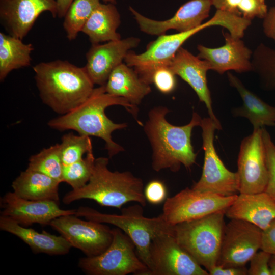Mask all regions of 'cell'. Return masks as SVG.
<instances>
[{"instance_id":"cell-36","label":"cell","mask_w":275,"mask_h":275,"mask_svg":"<svg viewBox=\"0 0 275 275\" xmlns=\"http://www.w3.org/2000/svg\"><path fill=\"white\" fill-rule=\"evenodd\" d=\"M271 254L263 251L257 252L250 260L248 275H271L269 262Z\"/></svg>"},{"instance_id":"cell-5","label":"cell","mask_w":275,"mask_h":275,"mask_svg":"<svg viewBox=\"0 0 275 275\" xmlns=\"http://www.w3.org/2000/svg\"><path fill=\"white\" fill-rule=\"evenodd\" d=\"M143 207L140 204H134L122 208L121 214H111L89 207H79L75 215L112 224L121 229L132 240L139 257L149 269V248L152 238L162 233L172 234L173 226L167 223L161 215L152 218L144 216Z\"/></svg>"},{"instance_id":"cell-3","label":"cell","mask_w":275,"mask_h":275,"mask_svg":"<svg viewBox=\"0 0 275 275\" xmlns=\"http://www.w3.org/2000/svg\"><path fill=\"white\" fill-rule=\"evenodd\" d=\"M33 69L42 102L62 115L84 102L94 89L85 67L66 60L40 62Z\"/></svg>"},{"instance_id":"cell-11","label":"cell","mask_w":275,"mask_h":275,"mask_svg":"<svg viewBox=\"0 0 275 275\" xmlns=\"http://www.w3.org/2000/svg\"><path fill=\"white\" fill-rule=\"evenodd\" d=\"M148 275H208L171 233H162L152 239Z\"/></svg>"},{"instance_id":"cell-41","label":"cell","mask_w":275,"mask_h":275,"mask_svg":"<svg viewBox=\"0 0 275 275\" xmlns=\"http://www.w3.org/2000/svg\"><path fill=\"white\" fill-rule=\"evenodd\" d=\"M239 0H224L219 9L238 15L237 6Z\"/></svg>"},{"instance_id":"cell-10","label":"cell","mask_w":275,"mask_h":275,"mask_svg":"<svg viewBox=\"0 0 275 275\" xmlns=\"http://www.w3.org/2000/svg\"><path fill=\"white\" fill-rule=\"evenodd\" d=\"M237 197V194L226 197L186 187L166 199L160 215L167 223L173 226L225 212Z\"/></svg>"},{"instance_id":"cell-7","label":"cell","mask_w":275,"mask_h":275,"mask_svg":"<svg viewBox=\"0 0 275 275\" xmlns=\"http://www.w3.org/2000/svg\"><path fill=\"white\" fill-rule=\"evenodd\" d=\"M225 211L173 226L172 235L208 272L217 265L226 224Z\"/></svg>"},{"instance_id":"cell-43","label":"cell","mask_w":275,"mask_h":275,"mask_svg":"<svg viewBox=\"0 0 275 275\" xmlns=\"http://www.w3.org/2000/svg\"><path fill=\"white\" fill-rule=\"evenodd\" d=\"M269 265L271 275H275V254L271 255Z\"/></svg>"},{"instance_id":"cell-26","label":"cell","mask_w":275,"mask_h":275,"mask_svg":"<svg viewBox=\"0 0 275 275\" xmlns=\"http://www.w3.org/2000/svg\"><path fill=\"white\" fill-rule=\"evenodd\" d=\"M121 23L120 14L112 3H100L94 10L81 32L89 38L92 44L116 41L121 38L117 32Z\"/></svg>"},{"instance_id":"cell-24","label":"cell","mask_w":275,"mask_h":275,"mask_svg":"<svg viewBox=\"0 0 275 275\" xmlns=\"http://www.w3.org/2000/svg\"><path fill=\"white\" fill-rule=\"evenodd\" d=\"M105 87L107 93L124 98L137 106L151 92L150 85L143 81L133 68L123 63L112 72Z\"/></svg>"},{"instance_id":"cell-38","label":"cell","mask_w":275,"mask_h":275,"mask_svg":"<svg viewBox=\"0 0 275 275\" xmlns=\"http://www.w3.org/2000/svg\"><path fill=\"white\" fill-rule=\"evenodd\" d=\"M261 250L275 254V219L262 230Z\"/></svg>"},{"instance_id":"cell-32","label":"cell","mask_w":275,"mask_h":275,"mask_svg":"<svg viewBox=\"0 0 275 275\" xmlns=\"http://www.w3.org/2000/svg\"><path fill=\"white\" fill-rule=\"evenodd\" d=\"M61 141L60 146L63 166L81 160L85 154L93 150L92 141L88 136L69 133L64 134Z\"/></svg>"},{"instance_id":"cell-28","label":"cell","mask_w":275,"mask_h":275,"mask_svg":"<svg viewBox=\"0 0 275 275\" xmlns=\"http://www.w3.org/2000/svg\"><path fill=\"white\" fill-rule=\"evenodd\" d=\"M100 0H74L64 18L63 28L67 39L75 40L87 21L100 4Z\"/></svg>"},{"instance_id":"cell-23","label":"cell","mask_w":275,"mask_h":275,"mask_svg":"<svg viewBox=\"0 0 275 275\" xmlns=\"http://www.w3.org/2000/svg\"><path fill=\"white\" fill-rule=\"evenodd\" d=\"M230 85L235 88L242 101V106L233 110L235 116L246 118L253 129L275 126V106L269 105L249 90L241 81L230 71L227 72Z\"/></svg>"},{"instance_id":"cell-15","label":"cell","mask_w":275,"mask_h":275,"mask_svg":"<svg viewBox=\"0 0 275 275\" xmlns=\"http://www.w3.org/2000/svg\"><path fill=\"white\" fill-rule=\"evenodd\" d=\"M211 0H190L182 5L174 16L162 21L147 18L129 7L141 31L150 35L165 34L169 30L185 32L199 27L209 16Z\"/></svg>"},{"instance_id":"cell-8","label":"cell","mask_w":275,"mask_h":275,"mask_svg":"<svg viewBox=\"0 0 275 275\" xmlns=\"http://www.w3.org/2000/svg\"><path fill=\"white\" fill-rule=\"evenodd\" d=\"M112 233L108 247L100 255L80 258L79 267L88 275H148L149 269L139 257L131 238L117 227Z\"/></svg>"},{"instance_id":"cell-1","label":"cell","mask_w":275,"mask_h":275,"mask_svg":"<svg viewBox=\"0 0 275 275\" xmlns=\"http://www.w3.org/2000/svg\"><path fill=\"white\" fill-rule=\"evenodd\" d=\"M112 105L124 107L138 124L143 125L138 119V106L124 98L107 93L105 85L94 88L90 96L81 104L69 113L51 119L47 124L57 130H73L80 135L102 139L105 143V148L109 158H112L124 150L113 140L112 133L127 127L125 123H114L106 115V108Z\"/></svg>"},{"instance_id":"cell-31","label":"cell","mask_w":275,"mask_h":275,"mask_svg":"<svg viewBox=\"0 0 275 275\" xmlns=\"http://www.w3.org/2000/svg\"><path fill=\"white\" fill-rule=\"evenodd\" d=\"M95 159L92 150L81 160L63 166V182L70 185L72 189H79L86 185L92 175Z\"/></svg>"},{"instance_id":"cell-13","label":"cell","mask_w":275,"mask_h":275,"mask_svg":"<svg viewBox=\"0 0 275 275\" xmlns=\"http://www.w3.org/2000/svg\"><path fill=\"white\" fill-rule=\"evenodd\" d=\"M262 128L253 129V132L244 138L240 144L237 171L239 194L265 191L268 171Z\"/></svg>"},{"instance_id":"cell-12","label":"cell","mask_w":275,"mask_h":275,"mask_svg":"<svg viewBox=\"0 0 275 275\" xmlns=\"http://www.w3.org/2000/svg\"><path fill=\"white\" fill-rule=\"evenodd\" d=\"M49 225L72 247L80 250L87 257L100 255L108 247L113 239L112 229L104 223L83 220L75 214L57 217Z\"/></svg>"},{"instance_id":"cell-9","label":"cell","mask_w":275,"mask_h":275,"mask_svg":"<svg viewBox=\"0 0 275 275\" xmlns=\"http://www.w3.org/2000/svg\"><path fill=\"white\" fill-rule=\"evenodd\" d=\"M204 164L200 179L191 188L222 196L236 195L239 190L237 172L228 170L218 156L214 146V132L217 126L209 117L202 119Z\"/></svg>"},{"instance_id":"cell-34","label":"cell","mask_w":275,"mask_h":275,"mask_svg":"<svg viewBox=\"0 0 275 275\" xmlns=\"http://www.w3.org/2000/svg\"><path fill=\"white\" fill-rule=\"evenodd\" d=\"M268 10L265 0H240L237 6L238 15L251 21L263 19Z\"/></svg>"},{"instance_id":"cell-35","label":"cell","mask_w":275,"mask_h":275,"mask_svg":"<svg viewBox=\"0 0 275 275\" xmlns=\"http://www.w3.org/2000/svg\"><path fill=\"white\" fill-rule=\"evenodd\" d=\"M176 76L169 66L160 67L154 72L152 84L162 93L169 94L176 88Z\"/></svg>"},{"instance_id":"cell-37","label":"cell","mask_w":275,"mask_h":275,"mask_svg":"<svg viewBox=\"0 0 275 275\" xmlns=\"http://www.w3.org/2000/svg\"><path fill=\"white\" fill-rule=\"evenodd\" d=\"M144 193L146 201L152 204H160L167 199L166 187L162 182L158 180L149 182L146 185Z\"/></svg>"},{"instance_id":"cell-19","label":"cell","mask_w":275,"mask_h":275,"mask_svg":"<svg viewBox=\"0 0 275 275\" xmlns=\"http://www.w3.org/2000/svg\"><path fill=\"white\" fill-rule=\"evenodd\" d=\"M225 44L217 48L203 45L197 46V57L207 61L210 70L222 74L233 70L238 73L253 71V51L244 44L241 38L233 36L229 32H222Z\"/></svg>"},{"instance_id":"cell-33","label":"cell","mask_w":275,"mask_h":275,"mask_svg":"<svg viewBox=\"0 0 275 275\" xmlns=\"http://www.w3.org/2000/svg\"><path fill=\"white\" fill-rule=\"evenodd\" d=\"M268 171V179L265 191L275 200V144L269 133L262 128Z\"/></svg>"},{"instance_id":"cell-40","label":"cell","mask_w":275,"mask_h":275,"mask_svg":"<svg viewBox=\"0 0 275 275\" xmlns=\"http://www.w3.org/2000/svg\"><path fill=\"white\" fill-rule=\"evenodd\" d=\"M263 31L265 35L275 42V6L268 9L265 17L263 19Z\"/></svg>"},{"instance_id":"cell-30","label":"cell","mask_w":275,"mask_h":275,"mask_svg":"<svg viewBox=\"0 0 275 275\" xmlns=\"http://www.w3.org/2000/svg\"><path fill=\"white\" fill-rule=\"evenodd\" d=\"M63 168L60 146L57 144L31 156L27 169L43 173L61 183Z\"/></svg>"},{"instance_id":"cell-20","label":"cell","mask_w":275,"mask_h":275,"mask_svg":"<svg viewBox=\"0 0 275 275\" xmlns=\"http://www.w3.org/2000/svg\"><path fill=\"white\" fill-rule=\"evenodd\" d=\"M169 67L194 90L199 100L205 105L209 117L216 124L218 130H221L220 122L213 110L212 101L207 84V72L210 70L208 62L181 47Z\"/></svg>"},{"instance_id":"cell-17","label":"cell","mask_w":275,"mask_h":275,"mask_svg":"<svg viewBox=\"0 0 275 275\" xmlns=\"http://www.w3.org/2000/svg\"><path fill=\"white\" fill-rule=\"evenodd\" d=\"M1 205L3 208L1 215L8 216L23 227L33 224L49 225L57 217L76 213L75 209H61L55 201L27 200L13 191L7 193L1 198Z\"/></svg>"},{"instance_id":"cell-14","label":"cell","mask_w":275,"mask_h":275,"mask_svg":"<svg viewBox=\"0 0 275 275\" xmlns=\"http://www.w3.org/2000/svg\"><path fill=\"white\" fill-rule=\"evenodd\" d=\"M262 230L245 221L231 219L226 224L217 265L243 266L261 249Z\"/></svg>"},{"instance_id":"cell-18","label":"cell","mask_w":275,"mask_h":275,"mask_svg":"<svg viewBox=\"0 0 275 275\" xmlns=\"http://www.w3.org/2000/svg\"><path fill=\"white\" fill-rule=\"evenodd\" d=\"M141 40L130 37L104 44H92L87 52L85 68L94 84L104 86L113 71L127 53L138 46Z\"/></svg>"},{"instance_id":"cell-46","label":"cell","mask_w":275,"mask_h":275,"mask_svg":"<svg viewBox=\"0 0 275 275\" xmlns=\"http://www.w3.org/2000/svg\"><path fill=\"white\" fill-rule=\"evenodd\" d=\"M274 127H275V126H274Z\"/></svg>"},{"instance_id":"cell-39","label":"cell","mask_w":275,"mask_h":275,"mask_svg":"<svg viewBox=\"0 0 275 275\" xmlns=\"http://www.w3.org/2000/svg\"><path fill=\"white\" fill-rule=\"evenodd\" d=\"M248 269L243 266H223L216 265L209 271L210 275H246Z\"/></svg>"},{"instance_id":"cell-2","label":"cell","mask_w":275,"mask_h":275,"mask_svg":"<svg viewBox=\"0 0 275 275\" xmlns=\"http://www.w3.org/2000/svg\"><path fill=\"white\" fill-rule=\"evenodd\" d=\"M169 112L163 106L153 107L143 126L152 148V167L156 172L169 169L176 172L181 165L190 169L196 163L197 154L191 144V133L195 127L200 126L202 118L194 112L188 124L175 126L167 120Z\"/></svg>"},{"instance_id":"cell-44","label":"cell","mask_w":275,"mask_h":275,"mask_svg":"<svg viewBox=\"0 0 275 275\" xmlns=\"http://www.w3.org/2000/svg\"><path fill=\"white\" fill-rule=\"evenodd\" d=\"M224 0H211L212 6L215 7L216 9H219Z\"/></svg>"},{"instance_id":"cell-21","label":"cell","mask_w":275,"mask_h":275,"mask_svg":"<svg viewBox=\"0 0 275 275\" xmlns=\"http://www.w3.org/2000/svg\"><path fill=\"white\" fill-rule=\"evenodd\" d=\"M225 216L245 221L263 230L275 219V200L265 191L239 194L226 210Z\"/></svg>"},{"instance_id":"cell-6","label":"cell","mask_w":275,"mask_h":275,"mask_svg":"<svg viewBox=\"0 0 275 275\" xmlns=\"http://www.w3.org/2000/svg\"><path fill=\"white\" fill-rule=\"evenodd\" d=\"M232 24L230 15L216 9L211 19L197 28L185 32L160 35L156 40L149 43L146 50L142 53L136 54L130 50L124 59L125 64L133 68L143 81L150 85L155 71L169 66L177 51L190 37L207 28L219 25L228 30Z\"/></svg>"},{"instance_id":"cell-4","label":"cell","mask_w":275,"mask_h":275,"mask_svg":"<svg viewBox=\"0 0 275 275\" xmlns=\"http://www.w3.org/2000/svg\"><path fill=\"white\" fill-rule=\"evenodd\" d=\"M108 161L106 157L96 158L93 173L88 183L65 194L63 202L68 205L75 201L89 199L101 206L118 209H121L130 202L145 206L146 199L142 179L128 171H111L107 167Z\"/></svg>"},{"instance_id":"cell-29","label":"cell","mask_w":275,"mask_h":275,"mask_svg":"<svg viewBox=\"0 0 275 275\" xmlns=\"http://www.w3.org/2000/svg\"><path fill=\"white\" fill-rule=\"evenodd\" d=\"M251 62L263 88L275 90V49L260 43L253 51Z\"/></svg>"},{"instance_id":"cell-45","label":"cell","mask_w":275,"mask_h":275,"mask_svg":"<svg viewBox=\"0 0 275 275\" xmlns=\"http://www.w3.org/2000/svg\"><path fill=\"white\" fill-rule=\"evenodd\" d=\"M103 1L105 2V3H112L114 4H115L116 3L115 0H103Z\"/></svg>"},{"instance_id":"cell-22","label":"cell","mask_w":275,"mask_h":275,"mask_svg":"<svg viewBox=\"0 0 275 275\" xmlns=\"http://www.w3.org/2000/svg\"><path fill=\"white\" fill-rule=\"evenodd\" d=\"M0 229L15 235L28 244L34 253L63 255L69 253L72 246L62 235L56 236L45 231L39 232L23 227L12 218L0 216Z\"/></svg>"},{"instance_id":"cell-16","label":"cell","mask_w":275,"mask_h":275,"mask_svg":"<svg viewBox=\"0 0 275 275\" xmlns=\"http://www.w3.org/2000/svg\"><path fill=\"white\" fill-rule=\"evenodd\" d=\"M45 11L57 16L56 0H0L1 23L8 34L22 40Z\"/></svg>"},{"instance_id":"cell-27","label":"cell","mask_w":275,"mask_h":275,"mask_svg":"<svg viewBox=\"0 0 275 275\" xmlns=\"http://www.w3.org/2000/svg\"><path fill=\"white\" fill-rule=\"evenodd\" d=\"M34 49L31 43H24L22 39L1 32V81H3L12 70L30 66L31 54Z\"/></svg>"},{"instance_id":"cell-42","label":"cell","mask_w":275,"mask_h":275,"mask_svg":"<svg viewBox=\"0 0 275 275\" xmlns=\"http://www.w3.org/2000/svg\"><path fill=\"white\" fill-rule=\"evenodd\" d=\"M57 5L58 15L60 18L64 17L70 6L74 0H56Z\"/></svg>"},{"instance_id":"cell-25","label":"cell","mask_w":275,"mask_h":275,"mask_svg":"<svg viewBox=\"0 0 275 275\" xmlns=\"http://www.w3.org/2000/svg\"><path fill=\"white\" fill-rule=\"evenodd\" d=\"M58 180L39 172L26 169L13 181V192L18 197L30 200L53 201L59 203Z\"/></svg>"}]
</instances>
